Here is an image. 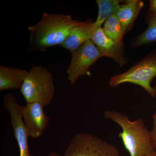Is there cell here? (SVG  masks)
Returning <instances> with one entry per match:
<instances>
[{"mask_svg": "<svg viewBox=\"0 0 156 156\" xmlns=\"http://www.w3.org/2000/svg\"><path fill=\"white\" fill-rule=\"evenodd\" d=\"M156 77V50L148 54L136 62L126 72L112 77L109 82L110 87L114 88L125 83L136 84L151 97L156 95V86H151Z\"/></svg>", "mask_w": 156, "mask_h": 156, "instance_id": "cell-4", "label": "cell"}, {"mask_svg": "<svg viewBox=\"0 0 156 156\" xmlns=\"http://www.w3.org/2000/svg\"><path fill=\"white\" fill-rule=\"evenodd\" d=\"M98 28L94 22L85 21L83 24L73 29L60 46L72 54L81 46L91 40Z\"/></svg>", "mask_w": 156, "mask_h": 156, "instance_id": "cell-10", "label": "cell"}, {"mask_svg": "<svg viewBox=\"0 0 156 156\" xmlns=\"http://www.w3.org/2000/svg\"><path fill=\"white\" fill-rule=\"evenodd\" d=\"M150 131L154 150L156 154V111L153 116V128Z\"/></svg>", "mask_w": 156, "mask_h": 156, "instance_id": "cell-16", "label": "cell"}, {"mask_svg": "<svg viewBox=\"0 0 156 156\" xmlns=\"http://www.w3.org/2000/svg\"><path fill=\"white\" fill-rule=\"evenodd\" d=\"M102 28L109 38L117 43H124L123 38L125 34L117 17L116 11L104 23Z\"/></svg>", "mask_w": 156, "mask_h": 156, "instance_id": "cell-14", "label": "cell"}, {"mask_svg": "<svg viewBox=\"0 0 156 156\" xmlns=\"http://www.w3.org/2000/svg\"><path fill=\"white\" fill-rule=\"evenodd\" d=\"M104 117L117 123L122 131L119 137L130 156H147L155 153L151 131L147 128L142 118L131 121L128 116L114 110H106Z\"/></svg>", "mask_w": 156, "mask_h": 156, "instance_id": "cell-2", "label": "cell"}, {"mask_svg": "<svg viewBox=\"0 0 156 156\" xmlns=\"http://www.w3.org/2000/svg\"><path fill=\"white\" fill-rule=\"evenodd\" d=\"M147 28L134 39L132 45L139 47L156 41V14L148 12L146 15Z\"/></svg>", "mask_w": 156, "mask_h": 156, "instance_id": "cell-13", "label": "cell"}, {"mask_svg": "<svg viewBox=\"0 0 156 156\" xmlns=\"http://www.w3.org/2000/svg\"><path fill=\"white\" fill-rule=\"evenodd\" d=\"M28 73L19 68L0 66V90H20Z\"/></svg>", "mask_w": 156, "mask_h": 156, "instance_id": "cell-11", "label": "cell"}, {"mask_svg": "<svg viewBox=\"0 0 156 156\" xmlns=\"http://www.w3.org/2000/svg\"><path fill=\"white\" fill-rule=\"evenodd\" d=\"M48 156H62L55 151H51L48 154Z\"/></svg>", "mask_w": 156, "mask_h": 156, "instance_id": "cell-18", "label": "cell"}, {"mask_svg": "<svg viewBox=\"0 0 156 156\" xmlns=\"http://www.w3.org/2000/svg\"><path fill=\"white\" fill-rule=\"evenodd\" d=\"M20 90L27 103L39 101L48 106L55 93L52 74L46 66L33 65Z\"/></svg>", "mask_w": 156, "mask_h": 156, "instance_id": "cell-3", "label": "cell"}, {"mask_svg": "<svg viewBox=\"0 0 156 156\" xmlns=\"http://www.w3.org/2000/svg\"><path fill=\"white\" fill-rule=\"evenodd\" d=\"M65 156H121L115 146L93 134H76L68 145Z\"/></svg>", "mask_w": 156, "mask_h": 156, "instance_id": "cell-5", "label": "cell"}, {"mask_svg": "<svg viewBox=\"0 0 156 156\" xmlns=\"http://www.w3.org/2000/svg\"><path fill=\"white\" fill-rule=\"evenodd\" d=\"M69 14L44 12L37 23L28 27L29 52H45L48 48L61 45L73 29L83 23Z\"/></svg>", "mask_w": 156, "mask_h": 156, "instance_id": "cell-1", "label": "cell"}, {"mask_svg": "<svg viewBox=\"0 0 156 156\" xmlns=\"http://www.w3.org/2000/svg\"><path fill=\"white\" fill-rule=\"evenodd\" d=\"M45 107L39 101L29 102L25 106H20V114L29 137L39 138L48 127L50 118L44 112Z\"/></svg>", "mask_w": 156, "mask_h": 156, "instance_id": "cell-8", "label": "cell"}, {"mask_svg": "<svg viewBox=\"0 0 156 156\" xmlns=\"http://www.w3.org/2000/svg\"><path fill=\"white\" fill-rule=\"evenodd\" d=\"M144 5V2L140 0H128L119 6L116 13L124 34L131 29Z\"/></svg>", "mask_w": 156, "mask_h": 156, "instance_id": "cell-12", "label": "cell"}, {"mask_svg": "<svg viewBox=\"0 0 156 156\" xmlns=\"http://www.w3.org/2000/svg\"><path fill=\"white\" fill-rule=\"evenodd\" d=\"M71 59L66 69L68 80L72 86L81 76H90L89 69L98 59L104 56L91 40L71 54Z\"/></svg>", "mask_w": 156, "mask_h": 156, "instance_id": "cell-6", "label": "cell"}, {"mask_svg": "<svg viewBox=\"0 0 156 156\" xmlns=\"http://www.w3.org/2000/svg\"><path fill=\"white\" fill-rule=\"evenodd\" d=\"M122 1L118 0H97L98 13L97 19L94 22L97 27L101 26L109 17L116 11Z\"/></svg>", "mask_w": 156, "mask_h": 156, "instance_id": "cell-15", "label": "cell"}, {"mask_svg": "<svg viewBox=\"0 0 156 156\" xmlns=\"http://www.w3.org/2000/svg\"><path fill=\"white\" fill-rule=\"evenodd\" d=\"M91 40L104 57L111 58L120 67L127 63L128 60L124 52V43H117L109 38L102 27L97 29Z\"/></svg>", "mask_w": 156, "mask_h": 156, "instance_id": "cell-9", "label": "cell"}, {"mask_svg": "<svg viewBox=\"0 0 156 156\" xmlns=\"http://www.w3.org/2000/svg\"><path fill=\"white\" fill-rule=\"evenodd\" d=\"M147 156H156V153H154L151 154H150L149 155Z\"/></svg>", "mask_w": 156, "mask_h": 156, "instance_id": "cell-19", "label": "cell"}, {"mask_svg": "<svg viewBox=\"0 0 156 156\" xmlns=\"http://www.w3.org/2000/svg\"><path fill=\"white\" fill-rule=\"evenodd\" d=\"M149 12L156 14V0H151L149 4Z\"/></svg>", "mask_w": 156, "mask_h": 156, "instance_id": "cell-17", "label": "cell"}, {"mask_svg": "<svg viewBox=\"0 0 156 156\" xmlns=\"http://www.w3.org/2000/svg\"><path fill=\"white\" fill-rule=\"evenodd\" d=\"M4 107L10 115L11 125L19 147L20 156H33L30 153L27 130L21 116L20 106L13 93H8L3 98Z\"/></svg>", "mask_w": 156, "mask_h": 156, "instance_id": "cell-7", "label": "cell"}]
</instances>
